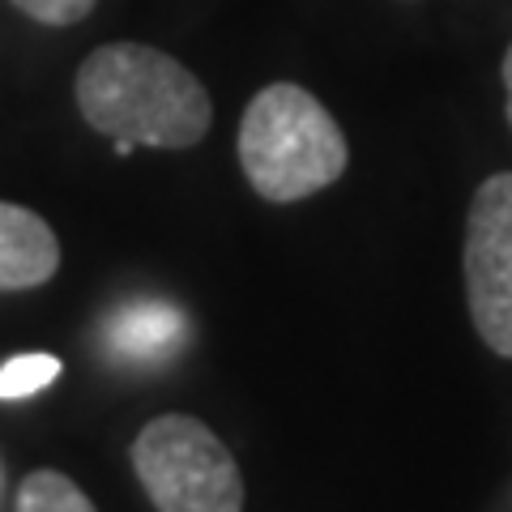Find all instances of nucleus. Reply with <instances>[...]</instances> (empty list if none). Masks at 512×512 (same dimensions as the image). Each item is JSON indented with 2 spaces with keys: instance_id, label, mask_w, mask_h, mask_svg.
Segmentation results:
<instances>
[{
  "instance_id": "obj_1",
  "label": "nucleus",
  "mask_w": 512,
  "mask_h": 512,
  "mask_svg": "<svg viewBox=\"0 0 512 512\" xmlns=\"http://www.w3.org/2000/svg\"><path fill=\"white\" fill-rule=\"evenodd\" d=\"M73 94L82 120L116 141V154L133 146L188 150L214 124L201 77L150 43H103L82 60Z\"/></svg>"
},
{
  "instance_id": "obj_2",
  "label": "nucleus",
  "mask_w": 512,
  "mask_h": 512,
  "mask_svg": "<svg viewBox=\"0 0 512 512\" xmlns=\"http://www.w3.org/2000/svg\"><path fill=\"white\" fill-rule=\"evenodd\" d=\"M350 146L342 124L312 90L295 82L265 86L239 120V167L256 197L291 205L342 180Z\"/></svg>"
},
{
  "instance_id": "obj_3",
  "label": "nucleus",
  "mask_w": 512,
  "mask_h": 512,
  "mask_svg": "<svg viewBox=\"0 0 512 512\" xmlns=\"http://www.w3.org/2000/svg\"><path fill=\"white\" fill-rule=\"evenodd\" d=\"M133 470L158 512H244L231 448L192 414H158L133 440Z\"/></svg>"
},
{
  "instance_id": "obj_4",
  "label": "nucleus",
  "mask_w": 512,
  "mask_h": 512,
  "mask_svg": "<svg viewBox=\"0 0 512 512\" xmlns=\"http://www.w3.org/2000/svg\"><path fill=\"white\" fill-rule=\"evenodd\" d=\"M466 303L478 338L512 359V171L483 180L470 201Z\"/></svg>"
},
{
  "instance_id": "obj_5",
  "label": "nucleus",
  "mask_w": 512,
  "mask_h": 512,
  "mask_svg": "<svg viewBox=\"0 0 512 512\" xmlns=\"http://www.w3.org/2000/svg\"><path fill=\"white\" fill-rule=\"evenodd\" d=\"M60 269V239L26 205L0 201V291H35Z\"/></svg>"
},
{
  "instance_id": "obj_6",
  "label": "nucleus",
  "mask_w": 512,
  "mask_h": 512,
  "mask_svg": "<svg viewBox=\"0 0 512 512\" xmlns=\"http://www.w3.org/2000/svg\"><path fill=\"white\" fill-rule=\"evenodd\" d=\"M107 355L133 367H150L171 359L184 342V316L163 299H133L120 312H111L103 329Z\"/></svg>"
},
{
  "instance_id": "obj_7",
  "label": "nucleus",
  "mask_w": 512,
  "mask_h": 512,
  "mask_svg": "<svg viewBox=\"0 0 512 512\" xmlns=\"http://www.w3.org/2000/svg\"><path fill=\"white\" fill-rule=\"evenodd\" d=\"M18 512H99L90 495L60 470H35L26 474L18 491Z\"/></svg>"
},
{
  "instance_id": "obj_8",
  "label": "nucleus",
  "mask_w": 512,
  "mask_h": 512,
  "mask_svg": "<svg viewBox=\"0 0 512 512\" xmlns=\"http://www.w3.org/2000/svg\"><path fill=\"white\" fill-rule=\"evenodd\" d=\"M64 372V363L56 355H43V350H30L0 367V402H22V397L43 393L47 384H56V376Z\"/></svg>"
},
{
  "instance_id": "obj_9",
  "label": "nucleus",
  "mask_w": 512,
  "mask_h": 512,
  "mask_svg": "<svg viewBox=\"0 0 512 512\" xmlns=\"http://www.w3.org/2000/svg\"><path fill=\"white\" fill-rule=\"evenodd\" d=\"M13 5L43 26H77L82 18H90V9L99 0H13Z\"/></svg>"
},
{
  "instance_id": "obj_10",
  "label": "nucleus",
  "mask_w": 512,
  "mask_h": 512,
  "mask_svg": "<svg viewBox=\"0 0 512 512\" xmlns=\"http://www.w3.org/2000/svg\"><path fill=\"white\" fill-rule=\"evenodd\" d=\"M504 90H508V124H512V43L504 52Z\"/></svg>"
}]
</instances>
